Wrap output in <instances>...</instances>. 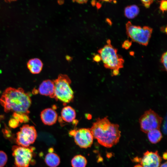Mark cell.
Returning a JSON list of instances; mask_svg holds the SVG:
<instances>
[{"mask_svg": "<svg viewBox=\"0 0 167 167\" xmlns=\"http://www.w3.org/2000/svg\"><path fill=\"white\" fill-rule=\"evenodd\" d=\"M31 103L30 95L20 88H6L0 98V103L6 113L28 115Z\"/></svg>", "mask_w": 167, "mask_h": 167, "instance_id": "obj_1", "label": "cell"}, {"mask_svg": "<svg viewBox=\"0 0 167 167\" xmlns=\"http://www.w3.org/2000/svg\"><path fill=\"white\" fill-rule=\"evenodd\" d=\"M89 129L94 138L100 144L107 148L116 144L121 136L119 125L111 123L107 116L96 119Z\"/></svg>", "mask_w": 167, "mask_h": 167, "instance_id": "obj_2", "label": "cell"}, {"mask_svg": "<svg viewBox=\"0 0 167 167\" xmlns=\"http://www.w3.org/2000/svg\"><path fill=\"white\" fill-rule=\"evenodd\" d=\"M107 43L98 51L104 66L112 70L122 68L124 60L118 54L117 49L112 45L109 39L107 40Z\"/></svg>", "mask_w": 167, "mask_h": 167, "instance_id": "obj_3", "label": "cell"}, {"mask_svg": "<svg viewBox=\"0 0 167 167\" xmlns=\"http://www.w3.org/2000/svg\"><path fill=\"white\" fill-rule=\"evenodd\" d=\"M53 81L55 99L65 103L71 102L74 98V93L70 86L71 80L68 76L60 74Z\"/></svg>", "mask_w": 167, "mask_h": 167, "instance_id": "obj_4", "label": "cell"}, {"mask_svg": "<svg viewBox=\"0 0 167 167\" xmlns=\"http://www.w3.org/2000/svg\"><path fill=\"white\" fill-rule=\"evenodd\" d=\"M126 34L132 41L144 46L148 45L152 32V28L135 25L130 21L126 24Z\"/></svg>", "mask_w": 167, "mask_h": 167, "instance_id": "obj_5", "label": "cell"}, {"mask_svg": "<svg viewBox=\"0 0 167 167\" xmlns=\"http://www.w3.org/2000/svg\"><path fill=\"white\" fill-rule=\"evenodd\" d=\"M163 118L151 109L146 111L139 119L141 130L147 133L156 129H160Z\"/></svg>", "mask_w": 167, "mask_h": 167, "instance_id": "obj_6", "label": "cell"}, {"mask_svg": "<svg viewBox=\"0 0 167 167\" xmlns=\"http://www.w3.org/2000/svg\"><path fill=\"white\" fill-rule=\"evenodd\" d=\"M34 148L14 146L12 155L16 167H28L33 156Z\"/></svg>", "mask_w": 167, "mask_h": 167, "instance_id": "obj_7", "label": "cell"}, {"mask_svg": "<svg viewBox=\"0 0 167 167\" xmlns=\"http://www.w3.org/2000/svg\"><path fill=\"white\" fill-rule=\"evenodd\" d=\"M37 137V132L34 126L24 125L16 133V143L19 146L28 147L35 142Z\"/></svg>", "mask_w": 167, "mask_h": 167, "instance_id": "obj_8", "label": "cell"}, {"mask_svg": "<svg viewBox=\"0 0 167 167\" xmlns=\"http://www.w3.org/2000/svg\"><path fill=\"white\" fill-rule=\"evenodd\" d=\"M69 134L73 137L75 143L81 148H88L93 143L94 138L89 128L72 130L69 132Z\"/></svg>", "mask_w": 167, "mask_h": 167, "instance_id": "obj_9", "label": "cell"}, {"mask_svg": "<svg viewBox=\"0 0 167 167\" xmlns=\"http://www.w3.org/2000/svg\"><path fill=\"white\" fill-rule=\"evenodd\" d=\"M162 159L158 152H149L147 150L140 158L139 162L143 167H160Z\"/></svg>", "mask_w": 167, "mask_h": 167, "instance_id": "obj_10", "label": "cell"}, {"mask_svg": "<svg viewBox=\"0 0 167 167\" xmlns=\"http://www.w3.org/2000/svg\"><path fill=\"white\" fill-rule=\"evenodd\" d=\"M40 117L45 125L51 126L56 123L58 119V114L53 109L47 108L41 112Z\"/></svg>", "mask_w": 167, "mask_h": 167, "instance_id": "obj_11", "label": "cell"}, {"mask_svg": "<svg viewBox=\"0 0 167 167\" xmlns=\"http://www.w3.org/2000/svg\"><path fill=\"white\" fill-rule=\"evenodd\" d=\"M38 91L41 95L55 99L53 80L47 79L43 81L40 85Z\"/></svg>", "mask_w": 167, "mask_h": 167, "instance_id": "obj_12", "label": "cell"}, {"mask_svg": "<svg viewBox=\"0 0 167 167\" xmlns=\"http://www.w3.org/2000/svg\"><path fill=\"white\" fill-rule=\"evenodd\" d=\"M76 113L75 109L70 106L64 107L61 111V118L66 122H73L76 118Z\"/></svg>", "mask_w": 167, "mask_h": 167, "instance_id": "obj_13", "label": "cell"}, {"mask_svg": "<svg viewBox=\"0 0 167 167\" xmlns=\"http://www.w3.org/2000/svg\"><path fill=\"white\" fill-rule=\"evenodd\" d=\"M45 161L49 167H57L60 162L59 156L54 152L53 149L51 148L49 149V152L45 156Z\"/></svg>", "mask_w": 167, "mask_h": 167, "instance_id": "obj_14", "label": "cell"}, {"mask_svg": "<svg viewBox=\"0 0 167 167\" xmlns=\"http://www.w3.org/2000/svg\"><path fill=\"white\" fill-rule=\"evenodd\" d=\"M27 67L31 73L34 74H38L40 73L42 70L43 63L39 58H32L28 61Z\"/></svg>", "mask_w": 167, "mask_h": 167, "instance_id": "obj_15", "label": "cell"}, {"mask_svg": "<svg viewBox=\"0 0 167 167\" xmlns=\"http://www.w3.org/2000/svg\"><path fill=\"white\" fill-rule=\"evenodd\" d=\"M147 134L149 141L153 144H156L160 142L162 137V134L160 129L151 130Z\"/></svg>", "mask_w": 167, "mask_h": 167, "instance_id": "obj_16", "label": "cell"}, {"mask_svg": "<svg viewBox=\"0 0 167 167\" xmlns=\"http://www.w3.org/2000/svg\"><path fill=\"white\" fill-rule=\"evenodd\" d=\"M71 163L72 167H86L87 161L83 156L77 155L72 158Z\"/></svg>", "mask_w": 167, "mask_h": 167, "instance_id": "obj_17", "label": "cell"}, {"mask_svg": "<svg viewBox=\"0 0 167 167\" xmlns=\"http://www.w3.org/2000/svg\"><path fill=\"white\" fill-rule=\"evenodd\" d=\"M139 12V8L137 6L133 5L128 6L125 9V16L129 19H133L135 17Z\"/></svg>", "mask_w": 167, "mask_h": 167, "instance_id": "obj_18", "label": "cell"}, {"mask_svg": "<svg viewBox=\"0 0 167 167\" xmlns=\"http://www.w3.org/2000/svg\"><path fill=\"white\" fill-rule=\"evenodd\" d=\"M7 156L6 154L2 151H0V167H3L6 164Z\"/></svg>", "mask_w": 167, "mask_h": 167, "instance_id": "obj_19", "label": "cell"}, {"mask_svg": "<svg viewBox=\"0 0 167 167\" xmlns=\"http://www.w3.org/2000/svg\"><path fill=\"white\" fill-rule=\"evenodd\" d=\"M161 62L163 64L165 71H166L167 69V53L166 52L162 54L161 58Z\"/></svg>", "mask_w": 167, "mask_h": 167, "instance_id": "obj_20", "label": "cell"}, {"mask_svg": "<svg viewBox=\"0 0 167 167\" xmlns=\"http://www.w3.org/2000/svg\"><path fill=\"white\" fill-rule=\"evenodd\" d=\"M160 8L163 12L166 11L167 8V2L166 0L162 1L160 4Z\"/></svg>", "mask_w": 167, "mask_h": 167, "instance_id": "obj_21", "label": "cell"}, {"mask_svg": "<svg viewBox=\"0 0 167 167\" xmlns=\"http://www.w3.org/2000/svg\"><path fill=\"white\" fill-rule=\"evenodd\" d=\"M131 45L132 42L127 40L123 42L122 45V47L126 49H128L131 47Z\"/></svg>", "mask_w": 167, "mask_h": 167, "instance_id": "obj_22", "label": "cell"}, {"mask_svg": "<svg viewBox=\"0 0 167 167\" xmlns=\"http://www.w3.org/2000/svg\"><path fill=\"white\" fill-rule=\"evenodd\" d=\"M19 121L15 119H12L9 121V125L12 128L16 127L18 126Z\"/></svg>", "mask_w": 167, "mask_h": 167, "instance_id": "obj_23", "label": "cell"}, {"mask_svg": "<svg viewBox=\"0 0 167 167\" xmlns=\"http://www.w3.org/2000/svg\"><path fill=\"white\" fill-rule=\"evenodd\" d=\"M144 6L148 8L153 2V0H141Z\"/></svg>", "mask_w": 167, "mask_h": 167, "instance_id": "obj_24", "label": "cell"}, {"mask_svg": "<svg viewBox=\"0 0 167 167\" xmlns=\"http://www.w3.org/2000/svg\"><path fill=\"white\" fill-rule=\"evenodd\" d=\"M93 60L96 62H98L101 60V58L99 54L95 55L93 58Z\"/></svg>", "mask_w": 167, "mask_h": 167, "instance_id": "obj_25", "label": "cell"}, {"mask_svg": "<svg viewBox=\"0 0 167 167\" xmlns=\"http://www.w3.org/2000/svg\"><path fill=\"white\" fill-rule=\"evenodd\" d=\"M88 0H72L73 2H76L79 4L86 3Z\"/></svg>", "mask_w": 167, "mask_h": 167, "instance_id": "obj_26", "label": "cell"}, {"mask_svg": "<svg viewBox=\"0 0 167 167\" xmlns=\"http://www.w3.org/2000/svg\"><path fill=\"white\" fill-rule=\"evenodd\" d=\"M112 74L113 75H117L119 74V69H115L113 70Z\"/></svg>", "mask_w": 167, "mask_h": 167, "instance_id": "obj_27", "label": "cell"}, {"mask_svg": "<svg viewBox=\"0 0 167 167\" xmlns=\"http://www.w3.org/2000/svg\"><path fill=\"white\" fill-rule=\"evenodd\" d=\"M163 158L164 160H166L167 159V152H165L163 154Z\"/></svg>", "mask_w": 167, "mask_h": 167, "instance_id": "obj_28", "label": "cell"}, {"mask_svg": "<svg viewBox=\"0 0 167 167\" xmlns=\"http://www.w3.org/2000/svg\"><path fill=\"white\" fill-rule=\"evenodd\" d=\"M162 29L161 31L164 32L166 33H167V27H166L165 28L164 27H162V28H161Z\"/></svg>", "mask_w": 167, "mask_h": 167, "instance_id": "obj_29", "label": "cell"}, {"mask_svg": "<svg viewBox=\"0 0 167 167\" xmlns=\"http://www.w3.org/2000/svg\"><path fill=\"white\" fill-rule=\"evenodd\" d=\"M167 162L166 161L165 163L162 164L160 167H167Z\"/></svg>", "mask_w": 167, "mask_h": 167, "instance_id": "obj_30", "label": "cell"}, {"mask_svg": "<svg viewBox=\"0 0 167 167\" xmlns=\"http://www.w3.org/2000/svg\"><path fill=\"white\" fill-rule=\"evenodd\" d=\"M17 0H4L6 2H12L15 1Z\"/></svg>", "mask_w": 167, "mask_h": 167, "instance_id": "obj_31", "label": "cell"}, {"mask_svg": "<svg viewBox=\"0 0 167 167\" xmlns=\"http://www.w3.org/2000/svg\"><path fill=\"white\" fill-rule=\"evenodd\" d=\"M134 167H143V166L141 165L138 164L135 165Z\"/></svg>", "mask_w": 167, "mask_h": 167, "instance_id": "obj_32", "label": "cell"}, {"mask_svg": "<svg viewBox=\"0 0 167 167\" xmlns=\"http://www.w3.org/2000/svg\"><path fill=\"white\" fill-rule=\"evenodd\" d=\"M103 1H104L105 2H110V0H101Z\"/></svg>", "mask_w": 167, "mask_h": 167, "instance_id": "obj_33", "label": "cell"}, {"mask_svg": "<svg viewBox=\"0 0 167 167\" xmlns=\"http://www.w3.org/2000/svg\"><path fill=\"white\" fill-rule=\"evenodd\" d=\"M112 0H110V2H111Z\"/></svg>", "mask_w": 167, "mask_h": 167, "instance_id": "obj_34", "label": "cell"}, {"mask_svg": "<svg viewBox=\"0 0 167 167\" xmlns=\"http://www.w3.org/2000/svg\"><path fill=\"white\" fill-rule=\"evenodd\" d=\"M161 0L162 1V0Z\"/></svg>", "mask_w": 167, "mask_h": 167, "instance_id": "obj_35", "label": "cell"}]
</instances>
